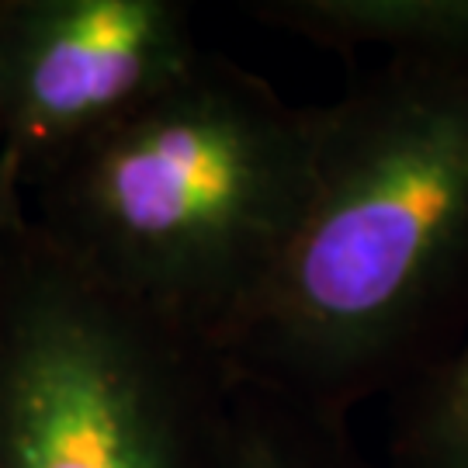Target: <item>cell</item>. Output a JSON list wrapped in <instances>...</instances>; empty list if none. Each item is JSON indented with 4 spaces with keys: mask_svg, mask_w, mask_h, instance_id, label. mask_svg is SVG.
Listing matches in <instances>:
<instances>
[{
    "mask_svg": "<svg viewBox=\"0 0 468 468\" xmlns=\"http://www.w3.org/2000/svg\"><path fill=\"white\" fill-rule=\"evenodd\" d=\"M216 357L25 229L0 288V468H222Z\"/></svg>",
    "mask_w": 468,
    "mask_h": 468,
    "instance_id": "obj_3",
    "label": "cell"
},
{
    "mask_svg": "<svg viewBox=\"0 0 468 468\" xmlns=\"http://www.w3.org/2000/svg\"><path fill=\"white\" fill-rule=\"evenodd\" d=\"M28 229V208H25V185L15 164L0 150V288L11 271V261L17 253V243Z\"/></svg>",
    "mask_w": 468,
    "mask_h": 468,
    "instance_id": "obj_8",
    "label": "cell"
},
{
    "mask_svg": "<svg viewBox=\"0 0 468 468\" xmlns=\"http://www.w3.org/2000/svg\"><path fill=\"white\" fill-rule=\"evenodd\" d=\"M468 284V56L385 59L319 104L313 187L216 365L243 392L347 420L437 351Z\"/></svg>",
    "mask_w": 468,
    "mask_h": 468,
    "instance_id": "obj_1",
    "label": "cell"
},
{
    "mask_svg": "<svg viewBox=\"0 0 468 468\" xmlns=\"http://www.w3.org/2000/svg\"><path fill=\"white\" fill-rule=\"evenodd\" d=\"M222 468H375L347 434V420H330L233 388Z\"/></svg>",
    "mask_w": 468,
    "mask_h": 468,
    "instance_id": "obj_7",
    "label": "cell"
},
{
    "mask_svg": "<svg viewBox=\"0 0 468 468\" xmlns=\"http://www.w3.org/2000/svg\"><path fill=\"white\" fill-rule=\"evenodd\" d=\"M385 468H468V319L406 378Z\"/></svg>",
    "mask_w": 468,
    "mask_h": 468,
    "instance_id": "obj_6",
    "label": "cell"
},
{
    "mask_svg": "<svg viewBox=\"0 0 468 468\" xmlns=\"http://www.w3.org/2000/svg\"><path fill=\"white\" fill-rule=\"evenodd\" d=\"M243 11L319 49H378L385 59L468 56V0H261Z\"/></svg>",
    "mask_w": 468,
    "mask_h": 468,
    "instance_id": "obj_5",
    "label": "cell"
},
{
    "mask_svg": "<svg viewBox=\"0 0 468 468\" xmlns=\"http://www.w3.org/2000/svg\"><path fill=\"white\" fill-rule=\"evenodd\" d=\"M201 59L177 0H0V150L28 185Z\"/></svg>",
    "mask_w": 468,
    "mask_h": 468,
    "instance_id": "obj_4",
    "label": "cell"
},
{
    "mask_svg": "<svg viewBox=\"0 0 468 468\" xmlns=\"http://www.w3.org/2000/svg\"><path fill=\"white\" fill-rule=\"evenodd\" d=\"M319 104L216 52L25 185L32 233L69 268L216 357L299 222Z\"/></svg>",
    "mask_w": 468,
    "mask_h": 468,
    "instance_id": "obj_2",
    "label": "cell"
}]
</instances>
